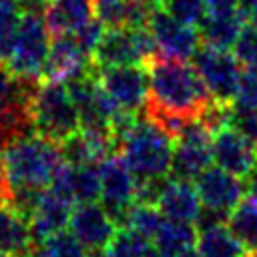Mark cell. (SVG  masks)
<instances>
[{
  "instance_id": "obj_1",
  "label": "cell",
  "mask_w": 257,
  "mask_h": 257,
  "mask_svg": "<svg viewBox=\"0 0 257 257\" xmlns=\"http://www.w3.org/2000/svg\"><path fill=\"white\" fill-rule=\"evenodd\" d=\"M149 92L145 116L167 131L173 139L189 122L201 118L213 102L195 64L183 58L157 54L147 64Z\"/></svg>"
},
{
  "instance_id": "obj_2",
  "label": "cell",
  "mask_w": 257,
  "mask_h": 257,
  "mask_svg": "<svg viewBox=\"0 0 257 257\" xmlns=\"http://www.w3.org/2000/svg\"><path fill=\"white\" fill-rule=\"evenodd\" d=\"M10 195L16 191H44L64 165L60 145L40 135H26L4 147Z\"/></svg>"
},
{
  "instance_id": "obj_3",
  "label": "cell",
  "mask_w": 257,
  "mask_h": 257,
  "mask_svg": "<svg viewBox=\"0 0 257 257\" xmlns=\"http://www.w3.org/2000/svg\"><path fill=\"white\" fill-rule=\"evenodd\" d=\"M173 149L175 139L147 116L135 118L116 139V151L137 181L171 177Z\"/></svg>"
},
{
  "instance_id": "obj_4",
  "label": "cell",
  "mask_w": 257,
  "mask_h": 257,
  "mask_svg": "<svg viewBox=\"0 0 257 257\" xmlns=\"http://www.w3.org/2000/svg\"><path fill=\"white\" fill-rule=\"evenodd\" d=\"M30 118L36 135L64 143L68 137L80 131L78 108L70 96L66 84L42 80L30 98Z\"/></svg>"
},
{
  "instance_id": "obj_5",
  "label": "cell",
  "mask_w": 257,
  "mask_h": 257,
  "mask_svg": "<svg viewBox=\"0 0 257 257\" xmlns=\"http://www.w3.org/2000/svg\"><path fill=\"white\" fill-rule=\"evenodd\" d=\"M50 42H52V34L48 30L44 10L22 8V20L18 26L16 42L6 66L16 78L40 82L48 58Z\"/></svg>"
},
{
  "instance_id": "obj_6",
  "label": "cell",
  "mask_w": 257,
  "mask_h": 257,
  "mask_svg": "<svg viewBox=\"0 0 257 257\" xmlns=\"http://www.w3.org/2000/svg\"><path fill=\"white\" fill-rule=\"evenodd\" d=\"M159 54L153 32L147 26L139 28H106L102 40L98 42L92 62L94 66H114V64H143L147 66L151 58Z\"/></svg>"
},
{
  "instance_id": "obj_7",
  "label": "cell",
  "mask_w": 257,
  "mask_h": 257,
  "mask_svg": "<svg viewBox=\"0 0 257 257\" xmlns=\"http://www.w3.org/2000/svg\"><path fill=\"white\" fill-rule=\"evenodd\" d=\"M211 141H213V133L205 126L201 118L189 120L175 137L171 177L195 181L207 167H211L213 161Z\"/></svg>"
},
{
  "instance_id": "obj_8",
  "label": "cell",
  "mask_w": 257,
  "mask_h": 257,
  "mask_svg": "<svg viewBox=\"0 0 257 257\" xmlns=\"http://www.w3.org/2000/svg\"><path fill=\"white\" fill-rule=\"evenodd\" d=\"M193 64L209 88L213 100L223 104H231L235 100L243 68L233 52L201 44L193 56Z\"/></svg>"
},
{
  "instance_id": "obj_9",
  "label": "cell",
  "mask_w": 257,
  "mask_h": 257,
  "mask_svg": "<svg viewBox=\"0 0 257 257\" xmlns=\"http://www.w3.org/2000/svg\"><path fill=\"white\" fill-rule=\"evenodd\" d=\"M100 86L106 94L128 114H139L147 104L149 72L143 64H114L92 66Z\"/></svg>"
},
{
  "instance_id": "obj_10",
  "label": "cell",
  "mask_w": 257,
  "mask_h": 257,
  "mask_svg": "<svg viewBox=\"0 0 257 257\" xmlns=\"http://www.w3.org/2000/svg\"><path fill=\"white\" fill-rule=\"evenodd\" d=\"M100 203L120 227L124 213L137 199V177L131 173L118 153L108 155L98 163Z\"/></svg>"
},
{
  "instance_id": "obj_11",
  "label": "cell",
  "mask_w": 257,
  "mask_h": 257,
  "mask_svg": "<svg viewBox=\"0 0 257 257\" xmlns=\"http://www.w3.org/2000/svg\"><path fill=\"white\" fill-rule=\"evenodd\" d=\"M147 28L153 32L157 48L165 56L189 60L201 46L199 30L195 26L179 22L163 6H155Z\"/></svg>"
},
{
  "instance_id": "obj_12",
  "label": "cell",
  "mask_w": 257,
  "mask_h": 257,
  "mask_svg": "<svg viewBox=\"0 0 257 257\" xmlns=\"http://www.w3.org/2000/svg\"><path fill=\"white\" fill-rule=\"evenodd\" d=\"M68 229L84 245L86 251H104L118 231V225L102 207V203L92 201L74 205Z\"/></svg>"
},
{
  "instance_id": "obj_13",
  "label": "cell",
  "mask_w": 257,
  "mask_h": 257,
  "mask_svg": "<svg viewBox=\"0 0 257 257\" xmlns=\"http://www.w3.org/2000/svg\"><path fill=\"white\" fill-rule=\"evenodd\" d=\"M92 56L82 50L72 34H58L52 36L48 58L44 64L42 80L66 84L92 68Z\"/></svg>"
},
{
  "instance_id": "obj_14",
  "label": "cell",
  "mask_w": 257,
  "mask_h": 257,
  "mask_svg": "<svg viewBox=\"0 0 257 257\" xmlns=\"http://www.w3.org/2000/svg\"><path fill=\"white\" fill-rule=\"evenodd\" d=\"M193 183L197 187L203 207L221 211L227 215L243 201V195H245V183L217 165L207 167Z\"/></svg>"
},
{
  "instance_id": "obj_15",
  "label": "cell",
  "mask_w": 257,
  "mask_h": 257,
  "mask_svg": "<svg viewBox=\"0 0 257 257\" xmlns=\"http://www.w3.org/2000/svg\"><path fill=\"white\" fill-rule=\"evenodd\" d=\"M72 209H74V203L68 197H64L52 187H46L40 193L34 209L26 217L32 243H40L46 237L66 229Z\"/></svg>"
},
{
  "instance_id": "obj_16",
  "label": "cell",
  "mask_w": 257,
  "mask_h": 257,
  "mask_svg": "<svg viewBox=\"0 0 257 257\" xmlns=\"http://www.w3.org/2000/svg\"><path fill=\"white\" fill-rule=\"evenodd\" d=\"M213 163L223 171L245 179L257 165V147L239 135L233 126H223L213 133Z\"/></svg>"
},
{
  "instance_id": "obj_17",
  "label": "cell",
  "mask_w": 257,
  "mask_h": 257,
  "mask_svg": "<svg viewBox=\"0 0 257 257\" xmlns=\"http://www.w3.org/2000/svg\"><path fill=\"white\" fill-rule=\"evenodd\" d=\"M157 207L163 213V217L169 221L195 225L203 203H201V197H199L193 181L169 177V181L157 201Z\"/></svg>"
},
{
  "instance_id": "obj_18",
  "label": "cell",
  "mask_w": 257,
  "mask_h": 257,
  "mask_svg": "<svg viewBox=\"0 0 257 257\" xmlns=\"http://www.w3.org/2000/svg\"><path fill=\"white\" fill-rule=\"evenodd\" d=\"M96 16V0H48L44 18L52 36L72 34Z\"/></svg>"
},
{
  "instance_id": "obj_19",
  "label": "cell",
  "mask_w": 257,
  "mask_h": 257,
  "mask_svg": "<svg viewBox=\"0 0 257 257\" xmlns=\"http://www.w3.org/2000/svg\"><path fill=\"white\" fill-rule=\"evenodd\" d=\"M247 24V12L237 8L231 12H207L199 22L197 30L201 36V44L229 50L233 48L241 28Z\"/></svg>"
},
{
  "instance_id": "obj_20",
  "label": "cell",
  "mask_w": 257,
  "mask_h": 257,
  "mask_svg": "<svg viewBox=\"0 0 257 257\" xmlns=\"http://www.w3.org/2000/svg\"><path fill=\"white\" fill-rule=\"evenodd\" d=\"M116 149V143L108 135L78 131L72 137H68L64 143H60L62 159L68 165H98L104 161L112 151Z\"/></svg>"
},
{
  "instance_id": "obj_21",
  "label": "cell",
  "mask_w": 257,
  "mask_h": 257,
  "mask_svg": "<svg viewBox=\"0 0 257 257\" xmlns=\"http://www.w3.org/2000/svg\"><path fill=\"white\" fill-rule=\"evenodd\" d=\"M32 247L28 221L8 199H0V251L12 257H26Z\"/></svg>"
},
{
  "instance_id": "obj_22",
  "label": "cell",
  "mask_w": 257,
  "mask_h": 257,
  "mask_svg": "<svg viewBox=\"0 0 257 257\" xmlns=\"http://www.w3.org/2000/svg\"><path fill=\"white\" fill-rule=\"evenodd\" d=\"M153 243L161 257H197V227L165 219Z\"/></svg>"
},
{
  "instance_id": "obj_23",
  "label": "cell",
  "mask_w": 257,
  "mask_h": 257,
  "mask_svg": "<svg viewBox=\"0 0 257 257\" xmlns=\"http://www.w3.org/2000/svg\"><path fill=\"white\" fill-rule=\"evenodd\" d=\"M245 253L227 223L197 231V257H243Z\"/></svg>"
},
{
  "instance_id": "obj_24",
  "label": "cell",
  "mask_w": 257,
  "mask_h": 257,
  "mask_svg": "<svg viewBox=\"0 0 257 257\" xmlns=\"http://www.w3.org/2000/svg\"><path fill=\"white\" fill-rule=\"evenodd\" d=\"M227 227L239 239L249 255H257V203L243 199L227 217Z\"/></svg>"
},
{
  "instance_id": "obj_25",
  "label": "cell",
  "mask_w": 257,
  "mask_h": 257,
  "mask_svg": "<svg viewBox=\"0 0 257 257\" xmlns=\"http://www.w3.org/2000/svg\"><path fill=\"white\" fill-rule=\"evenodd\" d=\"M88 251L68 229H62L40 243H32L26 257H84Z\"/></svg>"
},
{
  "instance_id": "obj_26",
  "label": "cell",
  "mask_w": 257,
  "mask_h": 257,
  "mask_svg": "<svg viewBox=\"0 0 257 257\" xmlns=\"http://www.w3.org/2000/svg\"><path fill=\"white\" fill-rule=\"evenodd\" d=\"M163 223H165V217H163V213L159 211L157 205L133 203V205L128 207V211L124 213L120 227L133 229V231H137L139 235H143V237H147L149 241H153L155 235L159 233V229L163 227Z\"/></svg>"
},
{
  "instance_id": "obj_27",
  "label": "cell",
  "mask_w": 257,
  "mask_h": 257,
  "mask_svg": "<svg viewBox=\"0 0 257 257\" xmlns=\"http://www.w3.org/2000/svg\"><path fill=\"white\" fill-rule=\"evenodd\" d=\"M22 20L20 0H0V62L6 64L18 34Z\"/></svg>"
},
{
  "instance_id": "obj_28",
  "label": "cell",
  "mask_w": 257,
  "mask_h": 257,
  "mask_svg": "<svg viewBox=\"0 0 257 257\" xmlns=\"http://www.w3.org/2000/svg\"><path fill=\"white\" fill-rule=\"evenodd\" d=\"M149 245H151V241L147 237L139 235L133 229L118 227L112 241L106 245L104 253H106V257H143Z\"/></svg>"
},
{
  "instance_id": "obj_29",
  "label": "cell",
  "mask_w": 257,
  "mask_h": 257,
  "mask_svg": "<svg viewBox=\"0 0 257 257\" xmlns=\"http://www.w3.org/2000/svg\"><path fill=\"white\" fill-rule=\"evenodd\" d=\"M233 54L241 64V68L257 70V28L251 22H247L241 28L233 44Z\"/></svg>"
},
{
  "instance_id": "obj_30",
  "label": "cell",
  "mask_w": 257,
  "mask_h": 257,
  "mask_svg": "<svg viewBox=\"0 0 257 257\" xmlns=\"http://www.w3.org/2000/svg\"><path fill=\"white\" fill-rule=\"evenodd\" d=\"M229 126L243 135L249 143L257 147V106H245L231 102L229 104Z\"/></svg>"
},
{
  "instance_id": "obj_31",
  "label": "cell",
  "mask_w": 257,
  "mask_h": 257,
  "mask_svg": "<svg viewBox=\"0 0 257 257\" xmlns=\"http://www.w3.org/2000/svg\"><path fill=\"white\" fill-rule=\"evenodd\" d=\"M163 8L173 18H177L179 22L189 24V26H195V28L199 26V22L207 14L205 0H165Z\"/></svg>"
},
{
  "instance_id": "obj_32",
  "label": "cell",
  "mask_w": 257,
  "mask_h": 257,
  "mask_svg": "<svg viewBox=\"0 0 257 257\" xmlns=\"http://www.w3.org/2000/svg\"><path fill=\"white\" fill-rule=\"evenodd\" d=\"M104 32H106V26L100 22V18L94 16V18L88 20L84 26H80L76 32H72V36H74L76 42L82 46V50L92 56L94 50H96V46H98V42L102 40Z\"/></svg>"
},
{
  "instance_id": "obj_33",
  "label": "cell",
  "mask_w": 257,
  "mask_h": 257,
  "mask_svg": "<svg viewBox=\"0 0 257 257\" xmlns=\"http://www.w3.org/2000/svg\"><path fill=\"white\" fill-rule=\"evenodd\" d=\"M233 102L245 104V106H257V70L243 68L239 86H237V96Z\"/></svg>"
},
{
  "instance_id": "obj_34",
  "label": "cell",
  "mask_w": 257,
  "mask_h": 257,
  "mask_svg": "<svg viewBox=\"0 0 257 257\" xmlns=\"http://www.w3.org/2000/svg\"><path fill=\"white\" fill-rule=\"evenodd\" d=\"M207 12H231L241 8L239 0H205Z\"/></svg>"
},
{
  "instance_id": "obj_35",
  "label": "cell",
  "mask_w": 257,
  "mask_h": 257,
  "mask_svg": "<svg viewBox=\"0 0 257 257\" xmlns=\"http://www.w3.org/2000/svg\"><path fill=\"white\" fill-rule=\"evenodd\" d=\"M243 183H245V193H247V197L257 203V165L249 171V175L243 179Z\"/></svg>"
},
{
  "instance_id": "obj_36",
  "label": "cell",
  "mask_w": 257,
  "mask_h": 257,
  "mask_svg": "<svg viewBox=\"0 0 257 257\" xmlns=\"http://www.w3.org/2000/svg\"><path fill=\"white\" fill-rule=\"evenodd\" d=\"M0 199L10 201V187H8V175H6V161L4 153L0 151Z\"/></svg>"
},
{
  "instance_id": "obj_37",
  "label": "cell",
  "mask_w": 257,
  "mask_h": 257,
  "mask_svg": "<svg viewBox=\"0 0 257 257\" xmlns=\"http://www.w3.org/2000/svg\"><path fill=\"white\" fill-rule=\"evenodd\" d=\"M247 22H251V24L257 28V2L249 8V12H247Z\"/></svg>"
},
{
  "instance_id": "obj_38",
  "label": "cell",
  "mask_w": 257,
  "mask_h": 257,
  "mask_svg": "<svg viewBox=\"0 0 257 257\" xmlns=\"http://www.w3.org/2000/svg\"><path fill=\"white\" fill-rule=\"evenodd\" d=\"M255 2H257V0H239V6H241V10L249 12V8H251Z\"/></svg>"
},
{
  "instance_id": "obj_39",
  "label": "cell",
  "mask_w": 257,
  "mask_h": 257,
  "mask_svg": "<svg viewBox=\"0 0 257 257\" xmlns=\"http://www.w3.org/2000/svg\"><path fill=\"white\" fill-rule=\"evenodd\" d=\"M84 257H106V253L104 251H88Z\"/></svg>"
},
{
  "instance_id": "obj_40",
  "label": "cell",
  "mask_w": 257,
  "mask_h": 257,
  "mask_svg": "<svg viewBox=\"0 0 257 257\" xmlns=\"http://www.w3.org/2000/svg\"><path fill=\"white\" fill-rule=\"evenodd\" d=\"M147 2H151V4H155V6H163V4H165V0H147Z\"/></svg>"
},
{
  "instance_id": "obj_41",
  "label": "cell",
  "mask_w": 257,
  "mask_h": 257,
  "mask_svg": "<svg viewBox=\"0 0 257 257\" xmlns=\"http://www.w3.org/2000/svg\"><path fill=\"white\" fill-rule=\"evenodd\" d=\"M0 257H12V255H8L6 251H0Z\"/></svg>"
},
{
  "instance_id": "obj_42",
  "label": "cell",
  "mask_w": 257,
  "mask_h": 257,
  "mask_svg": "<svg viewBox=\"0 0 257 257\" xmlns=\"http://www.w3.org/2000/svg\"><path fill=\"white\" fill-rule=\"evenodd\" d=\"M243 257H245V255H243ZM251 257H253V255H251Z\"/></svg>"
},
{
  "instance_id": "obj_43",
  "label": "cell",
  "mask_w": 257,
  "mask_h": 257,
  "mask_svg": "<svg viewBox=\"0 0 257 257\" xmlns=\"http://www.w3.org/2000/svg\"><path fill=\"white\" fill-rule=\"evenodd\" d=\"M253 257H257V255H253Z\"/></svg>"
}]
</instances>
